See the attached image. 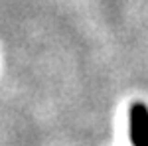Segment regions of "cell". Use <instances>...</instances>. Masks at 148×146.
Wrapping results in <instances>:
<instances>
[{
  "instance_id": "obj_1",
  "label": "cell",
  "mask_w": 148,
  "mask_h": 146,
  "mask_svg": "<svg viewBox=\"0 0 148 146\" xmlns=\"http://www.w3.org/2000/svg\"><path fill=\"white\" fill-rule=\"evenodd\" d=\"M130 140L132 146H148V107L144 103L130 107Z\"/></svg>"
}]
</instances>
